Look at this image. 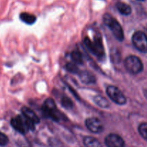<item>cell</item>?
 <instances>
[{
  "label": "cell",
  "mask_w": 147,
  "mask_h": 147,
  "mask_svg": "<svg viewBox=\"0 0 147 147\" xmlns=\"http://www.w3.org/2000/svg\"><path fill=\"white\" fill-rule=\"evenodd\" d=\"M42 111L46 116L51 118L53 120L58 121L63 119V115L60 113V111L57 110V106L53 99L47 98V100H45L42 105Z\"/></svg>",
  "instance_id": "277c9868"
},
{
  "label": "cell",
  "mask_w": 147,
  "mask_h": 147,
  "mask_svg": "<svg viewBox=\"0 0 147 147\" xmlns=\"http://www.w3.org/2000/svg\"><path fill=\"white\" fill-rule=\"evenodd\" d=\"M70 57H71L72 60H73L75 63L77 64H83V55L79 51H73L70 54Z\"/></svg>",
  "instance_id": "2e32d148"
},
{
  "label": "cell",
  "mask_w": 147,
  "mask_h": 147,
  "mask_svg": "<svg viewBox=\"0 0 147 147\" xmlns=\"http://www.w3.org/2000/svg\"><path fill=\"white\" fill-rule=\"evenodd\" d=\"M116 8L123 15H129L131 13V8L130 6L124 2H118L116 4Z\"/></svg>",
  "instance_id": "4fadbf2b"
},
{
  "label": "cell",
  "mask_w": 147,
  "mask_h": 147,
  "mask_svg": "<svg viewBox=\"0 0 147 147\" xmlns=\"http://www.w3.org/2000/svg\"><path fill=\"white\" fill-rule=\"evenodd\" d=\"M105 144L108 147H125V142L119 135L110 134L105 139Z\"/></svg>",
  "instance_id": "9c48e42d"
},
{
  "label": "cell",
  "mask_w": 147,
  "mask_h": 147,
  "mask_svg": "<svg viewBox=\"0 0 147 147\" xmlns=\"http://www.w3.org/2000/svg\"><path fill=\"white\" fill-rule=\"evenodd\" d=\"M61 104L63 107L65 108V109H72V107H73V106L72 100H70L69 98H67V97L63 98V99H62L61 100Z\"/></svg>",
  "instance_id": "ac0fdd59"
},
{
  "label": "cell",
  "mask_w": 147,
  "mask_h": 147,
  "mask_svg": "<svg viewBox=\"0 0 147 147\" xmlns=\"http://www.w3.org/2000/svg\"><path fill=\"white\" fill-rule=\"evenodd\" d=\"M20 20H21L23 22L26 23V24H32L33 23L35 22L36 20H37L35 16L27 12L21 13L20 15Z\"/></svg>",
  "instance_id": "9a60e30c"
},
{
  "label": "cell",
  "mask_w": 147,
  "mask_h": 147,
  "mask_svg": "<svg viewBox=\"0 0 147 147\" xmlns=\"http://www.w3.org/2000/svg\"><path fill=\"white\" fill-rule=\"evenodd\" d=\"M84 44L89 51L91 52L98 58L102 59L104 57V47L102 42L101 37L100 36L96 35L93 41L90 40L88 37H86L84 39Z\"/></svg>",
  "instance_id": "6da1fadb"
},
{
  "label": "cell",
  "mask_w": 147,
  "mask_h": 147,
  "mask_svg": "<svg viewBox=\"0 0 147 147\" xmlns=\"http://www.w3.org/2000/svg\"><path fill=\"white\" fill-rule=\"evenodd\" d=\"M83 143L86 147H102L101 144L98 139L92 136H86L83 139Z\"/></svg>",
  "instance_id": "5bb4252c"
},
{
  "label": "cell",
  "mask_w": 147,
  "mask_h": 147,
  "mask_svg": "<svg viewBox=\"0 0 147 147\" xmlns=\"http://www.w3.org/2000/svg\"><path fill=\"white\" fill-rule=\"evenodd\" d=\"M11 125L20 134H26L30 130H34L35 124L26 119L24 116H15L11 120Z\"/></svg>",
  "instance_id": "3957f363"
},
{
  "label": "cell",
  "mask_w": 147,
  "mask_h": 147,
  "mask_svg": "<svg viewBox=\"0 0 147 147\" xmlns=\"http://www.w3.org/2000/svg\"><path fill=\"white\" fill-rule=\"evenodd\" d=\"M106 93L113 102L119 105H124L126 103V98L119 88L113 86H108Z\"/></svg>",
  "instance_id": "8992f818"
},
{
  "label": "cell",
  "mask_w": 147,
  "mask_h": 147,
  "mask_svg": "<svg viewBox=\"0 0 147 147\" xmlns=\"http://www.w3.org/2000/svg\"><path fill=\"white\" fill-rule=\"evenodd\" d=\"M66 69L68 70L69 72H71L73 73H79L78 68L77 67V66L74 64V63H68L66 65Z\"/></svg>",
  "instance_id": "d6986e66"
},
{
  "label": "cell",
  "mask_w": 147,
  "mask_h": 147,
  "mask_svg": "<svg viewBox=\"0 0 147 147\" xmlns=\"http://www.w3.org/2000/svg\"><path fill=\"white\" fill-rule=\"evenodd\" d=\"M86 126L90 131L95 134H98L103 131V125L98 118H88L86 121Z\"/></svg>",
  "instance_id": "ba28073f"
},
{
  "label": "cell",
  "mask_w": 147,
  "mask_h": 147,
  "mask_svg": "<svg viewBox=\"0 0 147 147\" xmlns=\"http://www.w3.org/2000/svg\"><path fill=\"white\" fill-rule=\"evenodd\" d=\"M103 22L110 29L116 40L123 41L124 39L123 30L119 22L114 17H112L110 14H105L103 16Z\"/></svg>",
  "instance_id": "7a4b0ae2"
},
{
  "label": "cell",
  "mask_w": 147,
  "mask_h": 147,
  "mask_svg": "<svg viewBox=\"0 0 147 147\" xmlns=\"http://www.w3.org/2000/svg\"><path fill=\"white\" fill-rule=\"evenodd\" d=\"M21 111L22 113V116H24L26 119H27L29 121L32 122V123H34L35 125L37 124V123H40V119L38 118V116H37V114L30 109L27 107H23Z\"/></svg>",
  "instance_id": "30bf717a"
},
{
  "label": "cell",
  "mask_w": 147,
  "mask_h": 147,
  "mask_svg": "<svg viewBox=\"0 0 147 147\" xmlns=\"http://www.w3.org/2000/svg\"><path fill=\"white\" fill-rule=\"evenodd\" d=\"M9 143V139L4 134L0 131V146H6Z\"/></svg>",
  "instance_id": "ffe728a7"
},
{
  "label": "cell",
  "mask_w": 147,
  "mask_h": 147,
  "mask_svg": "<svg viewBox=\"0 0 147 147\" xmlns=\"http://www.w3.org/2000/svg\"><path fill=\"white\" fill-rule=\"evenodd\" d=\"M139 1H144V0H139Z\"/></svg>",
  "instance_id": "44dd1931"
},
{
  "label": "cell",
  "mask_w": 147,
  "mask_h": 147,
  "mask_svg": "<svg viewBox=\"0 0 147 147\" xmlns=\"http://www.w3.org/2000/svg\"><path fill=\"white\" fill-rule=\"evenodd\" d=\"M139 132L141 136L147 141V123H142L139 126Z\"/></svg>",
  "instance_id": "e0dca14e"
},
{
  "label": "cell",
  "mask_w": 147,
  "mask_h": 147,
  "mask_svg": "<svg viewBox=\"0 0 147 147\" xmlns=\"http://www.w3.org/2000/svg\"><path fill=\"white\" fill-rule=\"evenodd\" d=\"M124 65L131 74H139L143 70V63L142 60L135 55H129L125 59Z\"/></svg>",
  "instance_id": "5b68a950"
},
{
  "label": "cell",
  "mask_w": 147,
  "mask_h": 147,
  "mask_svg": "<svg viewBox=\"0 0 147 147\" xmlns=\"http://www.w3.org/2000/svg\"><path fill=\"white\" fill-rule=\"evenodd\" d=\"M80 78L83 83L89 84L96 82V78L91 73L88 71H83L80 73Z\"/></svg>",
  "instance_id": "8fae6325"
},
{
  "label": "cell",
  "mask_w": 147,
  "mask_h": 147,
  "mask_svg": "<svg viewBox=\"0 0 147 147\" xmlns=\"http://www.w3.org/2000/svg\"><path fill=\"white\" fill-rule=\"evenodd\" d=\"M132 42L139 51L147 53V36L143 32H136L132 37Z\"/></svg>",
  "instance_id": "52a82bcc"
},
{
  "label": "cell",
  "mask_w": 147,
  "mask_h": 147,
  "mask_svg": "<svg viewBox=\"0 0 147 147\" xmlns=\"http://www.w3.org/2000/svg\"><path fill=\"white\" fill-rule=\"evenodd\" d=\"M95 103L102 109H108L110 106V103L105 97L101 96H96L93 98Z\"/></svg>",
  "instance_id": "7c38bea8"
}]
</instances>
